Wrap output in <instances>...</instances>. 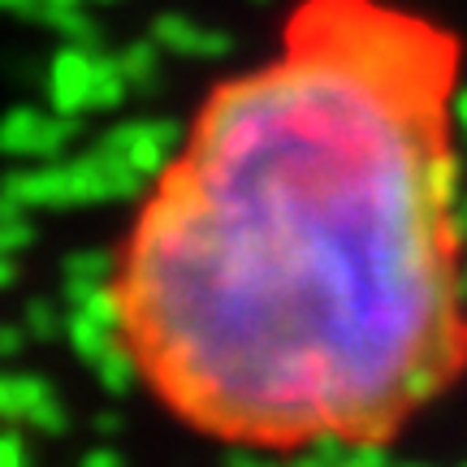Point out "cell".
Segmentation results:
<instances>
[{
    "instance_id": "5b68a950",
    "label": "cell",
    "mask_w": 467,
    "mask_h": 467,
    "mask_svg": "<svg viewBox=\"0 0 467 467\" xmlns=\"http://www.w3.org/2000/svg\"><path fill=\"white\" fill-rule=\"evenodd\" d=\"M151 39L165 52H173V57H203V61H208V57H225V52H230V35L225 31L200 26V22L178 17V14L161 17V22L151 26Z\"/></svg>"
},
{
    "instance_id": "7c38bea8",
    "label": "cell",
    "mask_w": 467,
    "mask_h": 467,
    "mask_svg": "<svg viewBox=\"0 0 467 467\" xmlns=\"http://www.w3.org/2000/svg\"><path fill=\"white\" fill-rule=\"evenodd\" d=\"M0 467H31L26 463V451H22V437L0 433Z\"/></svg>"
},
{
    "instance_id": "9a60e30c",
    "label": "cell",
    "mask_w": 467,
    "mask_h": 467,
    "mask_svg": "<svg viewBox=\"0 0 467 467\" xmlns=\"http://www.w3.org/2000/svg\"><path fill=\"white\" fill-rule=\"evenodd\" d=\"M96 429H100V433H121V429H126V420L117 416V411H104V416L96 420Z\"/></svg>"
},
{
    "instance_id": "52a82bcc",
    "label": "cell",
    "mask_w": 467,
    "mask_h": 467,
    "mask_svg": "<svg viewBox=\"0 0 467 467\" xmlns=\"http://www.w3.org/2000/svg\"><path fill=\"white\" fill-rule=\"evenodd\" d=\"M139 350H130L121 337H117L113 347L104 350L100 359H91V372H96V381H100V389L104 394H130L134 389V372H139Z\"/></svg>"
},
{
    "instance_id": "9c48e42d",
    "label": "cell",
    "mask_w": 467,
    "mask_h": 467,
    "mask_svg": "<svg viewBox=\"0 0 467 467\" xmlns=\"http://www.w3.org/2000/svg\"><path fill=\"white\" fill-rule=\"evenodd\" d=\"M117 61H121V74H126L130 91H151V87H161V44H156V39L130 44Z\"/></svg>"
},
{
    "instance_id": "277c9868",
    "label": "cell",
    "mask_w": 467,
    "mask_h": 467,
    "mask_svg": "<svg viewBox=\"0 0 467 467\" xmlns=\"http://www.w3.org/2000/svg\"><path fill=\"white\" fill-rule=\"evenodd\" d=\"M91 52L66 48L52 61L48 96H52V109H57V113H69V117L87 113V100H91Z\"/></svg>"
},
{
    "instance_id": "3957f363",
    "label": "cell",
    "mask_w": 467,
    "mask_h": 467,
    "mask_svg": "<svg viewBox=\"0 0 467 467\" xmlns=\"http://www.w3.org/2000/svg\"><path fill=\"white\" fill-rule=\"evenodd\" d=\"M5 200L22 203V208H74V191H69V169L66 165H44V169H22L0 182Z\"/></svg>"
},
{
    "instance_id": "30bf717a",
    "label": "cell",
    "mask_w": 467,
    "mask_h": 467,
    "mask_svg": "<svg viewBox=\"0 0 467 467\" xmlns=\"http://www.w3.org/2000/svg\"><path fill=\"white\" fill-rule=\"evenodd\" d=\"M66 317H69L66 303L31 299V303H26V312H22V325H26L31 342H52V337L66 334Z\"/></svg>"
},
{
    "instance_id": "8fae6325",
    "label": "cell",
    "mask_w": 467,
    "mask_h": 467,
    "mask_svg": "<svg viewBox=\"0 0 467 467\" xmlns=\"http://www.w3.org/2000/svg\"><path fill=\"white\" fill-rule=\"evenodd\" d=\"M31 347V334H26V325L17 320V325H0V359H17V355H26Z\"/></svg>"
},
{
    "instance_id": "4fadbf2b",
    "label": "cell",
    "mask_w": 467,
    "mask_h": 467,
    "mask_svg": "<svg viewBox=\"0 0 467 467\" xmlns=\"http://www.w3.org/2000/svg\"><path fill=\"white\" fill-rule=\"evenodd\" d=\"M78 467H126V459H121L117 451H109V446H100V451L87 454V459H83Z\"/></svg>"
},
{
    "instance_id": "7a4b0ae2",
    "label": "cell",
    "mask_w": 467,
    "mask_h": 467,
    "mask_svg": "<svg viewBox=\"0 0 467 467\" xmlns=\"http://www.w3.org/2000/svg\"><path fill=\"white\" fill-rule=\"evenodd\" d=\"M178 121L169 117H139V121H121L100 139V148H109L113 156H121L126 165H134L143 178L165 173L169 151L178 143Z\"/></svg>"
},
{
    "instance_id": "8992f818",
    "label": "cell",
    "mask_w": 467,
    "mask_h": 467,
    "mask_svg": "<svg viewBox=\"0 0 467 467\" xmlns=\"http://www.w3.org/2000/svg\"><path fill=\"white\" fill-rule=\"evenodd\" d=\"M61 303L66 307H78V303L96 299L100 290H109V277L113 273V255L109 251H69L66 265H61Z\"/></svg>"
},
{
    "instance_id": "ba28073f",
    "label": "cell",
    "mask_w": 467,
    "mask_h": 467,
    "mask_svg": "<svg viewBox=\"0 0 467 467\" xmlns=\"http://www.w3.org/2000/svg\"><path fill=\"white\" fill-rule=\"evenodd\" d=\"M126 74H121V61L117 57H100L91 52V100H87V113H109L117 104L126 100Z\"/></svg>"
},
{
    "instance_id": "6da1fadb",
    "label": "cell",
    "mask_w": 467,
    "mask_h": 467,
    "mask_svg": "<svg viewBox=\"0 0 467 467\" xmlns=\"http://www.w3.org/2000/svg\"><path fill=\"white\" fill-rule=\"evenodd\" d=\"M74 139H78V121L69 113L14 109V113L0 121V151H5V156L48 161V156H61Z\"/></svg>"
},
{
    "instance_id": "5bb4252c",
    "label": "cell",
    "mask_w": 467,
    "mask_h": 467,
    "mask_svg": "<svg viewBox=\"0 0 467 467\" xmlns=\"http://www.w3.org/2000/svg\"><path fill=\"white\" fill-rule=\"evenodd\" d=\"M17 282V255L14 251H0V290H9Z\"/></svg>"
}]
</instances>
